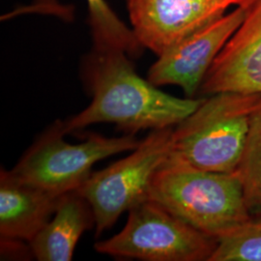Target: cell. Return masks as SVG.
Masks as SVG:
<instances>
[{
	"mask_svg": "<svg viewBox=\"0 0 261 261\" xmlns=\"http://www.w3.org/2000/svg\"><path fill=\"white\" fill-rule=\"evenodd\" d=\"M122 51H96L85 63L92 95L83 112L63 122L66 133L96 123H113L130 134L175 127L202 103L200 98H178L159 89L135 70Z\"/></svg>",
	"mask_w": 261,
	"mask_h": 261,
	"instance_id": "1",
	"label": "cell"
},
{
	"mask_svg": "<svg viewBox=\"0 0 261 261\" xmlns=\"http://www.w3.org/2000/svg\"><path fill=\"white\" fill-rule=\"evenodd\" d=\"M148 198L217 240L253 219L236 172L196 168L172 153L155 173Z\"/></svg>",
	"mask_w": 261,
	"mask_h": 261,
	"instance_id": "2",
	"label": "cell"
},
{
	"mask_svg": "<svg viewBox=\"0 0 261 261\" xmlns=\"http://www.w3.org/2000/svg\"><path fill=\"white\" fill-rule=\"evenodd\" d=\"M261 94L221 92L203 99L173 128L171 153L196 168L235 172Z\"/></svg>",
	"mask_w": 261,
	"mask_h": 261,
	"instance_id": "3",
	"label": "cell"
},
{
	"mask_svg": "<svg viewBox=\"0 0 261 261\" xmlns=\"http://www.w3.org/2000/svg\"><path fill=\"white\" fill-rule=\"evenodd\" d=\"M66 134L63 122H56L39 137L12 172L32 186L60 196L79 190L97 162L133 151L140 143L134 134L117 138L95 134L72 144L64 140Z\"/></svg>",
	"mask_w": 261,
	"mask_h": 261,
	"instance_id": "4",
	"label": "cell"
},
{
	"mask_svg": "<svg viewBox=\"0 0 261 261\" xmlns=\"http://www.w3.org/2000/svg\"><path fill=\"white\" fill-rule=\"evenodd\" d=\"M218 240L146 198L129 210L119 233L95 244L98 252L144 261H209Z\"/></svg>",
	"mask_w": 261,
	"mask_h": 261,
	"instance_id": "5",
	"label": "cell"
},
{
	"mask_svg": "<svg viewBox=\"0 0 261 261\" xmlns=\"http://www.w3.org/2000/svg\"><path fill=\"white\" fill-rule=\"evenodd\" d=\"M173 127L152 130L129 156L91 172L76 190L93 210L96 236L111 228L124 212L148 198L153 177L171 153Z\"/></svg>",
	"mask_w": 261,
	"mask_h": 261,
	"instance_id": "6",
	"label": "cell"
},
{
	"mask_svg": "<svg viewBox=\"0 0 261 261\" xmlns=\"http://www.w3.org/2000/svg\"><path fill=\"white\" fill-rule=\"evenodd\" d=\"M245 14L246 6H238L170 47L151 66L147 80L156 86L176 85L187 98H195L216 57L240 27Z\"/></svg>",
	"mask_w": 261,
	"mask_h": 261,
	"instance_id": "7",
	"label": "cell"
},
{
	"mask_svg": "<svg viewBox=\"0 0 261 261\" xmlns=\"http://www.w3.org/2000/svg\"><path fill=\"white\" fill-rule=\"evenodd\" d=\"M227 8L219 0H127L135 36L157 56L222 17Z\"/></svg>",
	"mask_w": 261,
	"mask_h": 261,
	"instance_id": "8",
	"label": "cell"
},
{
	"mask_svg": "<svg viewBox=\"0 0 261 261\" xmlns=\"http://www.w3.org/2000/svg\"><path fill=\"white\" fill-rule=\"evenodd\" d=\"M261 94V0L246 6L242 23L207 72L200 95Z\"/></svg>",
	"mask_w": 261,
	"mask_h": 261,
	"instance_id": "9",
	"label": "cell"
},
{
	"mask_svg": "<svg viewBox=\"0 0 261 261\" xmlns=\"http://www.w3.org/2000/svg\"><path fill=\"white\" fill-rule=\"evenodd\" d=\"M59 196L17 177L12 170L0 173L1 239L30 242L56 211Z\"/></svg>",
	"mask_w": 261,
	"mask_h": 261,
	"instance_id": "10",
	"label": "cell"
},
{
	"mask_svg": "<svg viewBox=\"0 0 261 261\" xmlns=\"http://www.w3.org/2000/svg\"><path fill=\"white\" fill-rule=\"evenodd\" d=\"M95 224L93 210L77 191L59 196L56 211L29 242L39 261H70L85 230Z\"/></svg>",
	"mask_w": 261,
	"mask_h": 261,
	"instance_id": "11",
	"label": "cell"
},
{
	"mask_svg": "<svg viewBox=\"0 0 261 261\" xmlns=\"http://www.w3.org/2000/svg\"><path fill=\"white\" fill-rule=\"evenodd\" d=\"M89 13V24L96 51H122L130 58L138 57L144 49L106 0H85Z\"/></svg>",
	"mask_w": 261,
	"mask_h": 261,
	"instance_id": "12",
	"label": "cell"
},
{
	"mask_svg": "<svg viewBox=\"0 0 261 261\" xmlns=\"http://www.w3.org/2000/svg\"><path fill=\"white\" fill-rule=\"evenodd\" d=\"M251 210L261 211V99L252 113L250 130L236 169Z\"/></svg>",
	"mask_w": 261,
	"mask_h": 261,
	"instance_id": "13",
	"label": "cell"
},
{
	"mask_svg": "<svg viewBox=\"0 0 261 261\" xmlns=\"http://www.w3.org/2000/svg\"><path fill=\"white\" fill-rule=\"evenodd\" d=\"M209 261H261V220L252 219L220 238Z\"/></svg>",
	"mask_w": 261,
	"mask_h": 261,
	"instance_id": "14",
	"label": "cell"
},
{
	"mask_svg": "<svg viewBox=\"0 0 261 261\" xmlns=\"http://www.w3.org/2000/svg\"><path fill=\"white\" fill-rule=\"evenodd\" d=\"M222 3H224L225 6L230 7V6H247L252 0H219Z\"/></svg>",
	"mask_w": 261,
	"mask_h": 261,
	"instance_id": "15",
	"label": "cell"
}]
</instances>
